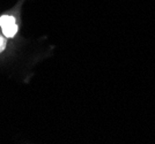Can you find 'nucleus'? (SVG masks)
<instances>
[{"label":"nucleus","instance_id":"nucleus-1","mask_svg":"<svg viewBox=\"0 0 155 144\" xmlns=\"http://www.w3.org/2000/svg\"><path fill=\"white\" fill-rule=\"evenodd\" d=\"M0 27L6 37H13L18 31V26L15 23V19L9 15H2L0 17Z\"/></svg>","mask_w":155,"mask_h":144},{"label":"nucleus","instance_id":"nucleus-2","mask_svg":"<svg viewBox=\"0 0 155 144\" xmlns=\"http://www.w3.org/2000/svg\"><path fill=\"white\" fill-rule=\"evenodd\" d=\"M6 47V40L4 39L2 37H0V52H2Z\"/></svg>","mask_w":155,"mask_h":144}]
</instances>
